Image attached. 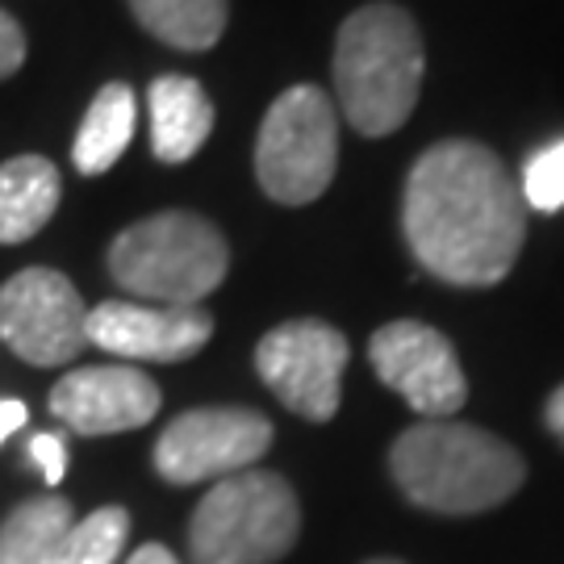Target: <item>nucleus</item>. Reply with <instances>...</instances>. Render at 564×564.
I'll use <instances>...</instances> for the list:
<instances>
[{
    "mask_svg": "<svg viewBox=\"0 0 564 564\" xmlns=\"http://www.w3.org/2000/svg\"><path fill=\"white\" fill-rule=\"evenodd\" d=\"M130 13L176 51H209L226 30V0H130Z\"/></svg>",
    "mask_w": 564,
    "mask_h": 564,
    "instance_id": "f3484780",
    "label": "nucleus"
},
{
    "mask_svg": "<svg viewBox=\"0 0 564 564\" xmlns=\"http://www.w3.org/2000/svg\"><path fill=\"white\" fill-rule=\"evenodd\" d=\"M59 167L42 155L0 163V247L34 239L59 209Z\"/></svg>",
    "mask_w": 564,
    "mask_h": 564,
    "instance_id": "4468645a",
    "label": "nucleus"
},
{
    "mask_svg": "<svg viewBox=\"0 0 564 564\" xmlns=\"http://www.w3.org/2000/svg\"><path fill=\"white\" fill-rule=\"evenodd\" d=\"M339 160V118L323 88H284L263 113L256 139V181L281 205L318 202L335 181Z\"/></svg>",
    "mask_w": 564,
    "mask_h": 564,
    "instance_id": "423d86ee",
    "label": "nucleus"
},
{
    "mask_svg": "<svg viewBox=\"0 0 564 564\" xmlns=\"http://www.w3.org/2000/svg\"><path fill=\"white\" fill-rule=\"evenodd\" d=\"M126 564H181V561H176V556H172L163 544H142Z\"/></svg>",
    "mask_w": 564,
    "mask_h": 564,
    "instance_id": "5701e85b",
    "label": "nucleus"
},
{
    "mask_svg": "<svg viewBox=\"0 0 564 564\" xmlns=\"http://www.w3.org/2000/svg\"><path fill=\"white\" fill-rule=\"evenodd\" d=\"M25 419H30L25 402H18V398H0V444H4L13 431H21Z\"/></svg>",
    "mask_w": 564,
    "mask_h": 564,
    "instance_id": "4be33fe9",
    "label": "nucleus"
},
{
    "mask_svg": "<svg viewBox=\"0 0 564 564\" xmlns=\"http://www.w3.org/2000/svg\"><path fill=\"white\" fill-rule=\"evenodd\" d=\"M351 347L343 330L318 318H297L268 330L256 347V368L263 384L293 414L310 423H330L339 414V384Z\"/></svg>",
    "mask_w": 564,
    "mask_h": 564,
    "instance_id": "1a4fd4ad",
    "label": "nucleus"
},
{
    "mask_svg": "<svg viewBox=\"0 0 564 564\" xmlns=\"http://www.w3.org/2000/svg\"><path fill=\"white\" fill-rule=\"evenodd\" d=\"M30 460L42 468L46 485H59L63 473H67V444H63L59 435H34L30 440Z\"/></svg>",
    "mask_w": 564,
    "mask_h": 564,
    "instance_id": "aec40b11",
    "label": "nucleus"
},
{
    "mask_svg": "<svg viewBox=\"0 0 564 564\" xmlns=\"http://www.w3.org/2000/svg\"><path fill=\"white\" fill-rule=\"evenodd\" d=\"M423 67V39L405 9L389 0L356 9L335 42V101L351 130L393 134L419 105Z\"/></svg>",
    "mask_w": 564,
    "mask_h": 564,
    "instance_id": "7ed1b4c3",
    "label": "nucleus"
},
{
    "mask_svg": "<svg viewBox=\"0 0 564 564\" xmlns=\"http://www.w3.org/2000/svg\"><path fill=\"white\" fill-rule=\"evenodd\" d=\"M389 468L405 498L435 514L494 510L527 477L523 456L506 440L452 419H423L402 431L389 452Z\"/></svg>",
    "mask_w": 564,
    "mask_h": 564,
    "instance_id": "f03ea898",
    "label": "nucleus"
},
{
    "mask_svg": "<svg viewBox=\"0 0 564 564\" xmlns=\"http://www.w3.org/2000/svg\"><path fill=\"white\" fill-rule=\"evenodd\" d=\"M302 510L281 473L242 468L202 498L188 523L193 564H272L297 544Z\"/></svg>",
    "mask_w": 564,
    "mask_h": 564,
    "instance_id": "39448f33",
    "label": "nucleus"
},
{
    "mask_svg": "<svg viewBox=\"0 0 564 564\" xmlns=\"http://www.w3.org/2000/svg\"><path fill=\"white\" fill-rule=\"evenodd\" d=\"M368 564H402V561H368Z\"/></svg>",
    "mask_w": 564,
    "mask_h": 564,
    "instance_id": "393cba45",
    "label": "nucleus"
},
{
    "mask_svg": "<svg viewBox=\"0 0 564 564\" xmlns=\"http://www.w3.org/2000/svg\"><path fill=\"white\" fill-rule=\"evenodd\" d=\"M160 384L130 364L76 368L51 389V414L80 435H118L160 414Z\"/></svg>",
    "mask_w": 564,
    "mask_h": 564,
    "instance_id": "f8f14e48",
    "label": "nucleus"
},
{
    "mask_svg": "<svg viewBox=\"0 0 564 564\" xmlns=\"http://www.w3.org/2000/svg\"><path fill=\"white\" fill-rule=\"evenodd\" d=\"M230 268L223 230L184 209L126 226L109 247V276L147 305H202Z\"/></svg>",
    "mask_w": 564,
    "mask_h": 564,
    "instance_id": "20e7f679",
    "label": "nucleus"
},
{
    "mask_svg": "<svg viewBox=\"0 0 564 564\" xmlns=\"http://www.w3.org/2000/svg\"><path fill=\"white\" fill-rule=\"evenodd\" d=\"M402 230L435 281L485 289L506 281L519 260L527 205L519 181L489 147L447 139L410 167Z\"/></svg>",
    "mask_w": 564,
    "mask_h": 564,
    "instance_id": "f257e3e1",
    "label": "nucleus"
},
{
    "mask_svg": "<svg viewBox=\"0 0 564 564\" xmlns=\"http://www.w3.org/2000/svg\"><path fill=\"white\" fill-rule=\"evenodd\" d=\"M372 368L423 419H452L468 398L456 347L426 323H389L368 343Z\"/></svg>",
    "mask_w": 564,
    "mask_h": 564,
    "instance_id": "9d476101",
    "label": "nucleus"
},
{
    "mask_svg": "<svg viewBox=\"0 0 564 564\" xmlns=\"http://www.w3.org/2000/svg\"><path fill=\"white\" fill-rule=\"evenodd\" d=\"M151 151L163 163H188L214 130V105L193 76H160L147 93Z\"/></svg>",
    "mask_w": 564,
    "mask_h": 564,
    "instance_id": "ddd939ff",
    "label": "nucleus"
},
{
    "mask_svg": "<svg viewBox=\"0 0 564 564\" xmlns=\"http://www.w3.org/2000/svg\"><path fill=\"white\" fill-rule=\"evenodd\" d=\"M21 63H25V34L18 21L0 9V80L21 72Z\"/></svg>",
    "mask_w": 564,
    "mask_h": 564,
    "instance_id": "412c9836",
    "label": "nucleus"
},
{
    "mask_svg": "<svg viewBox=\"0 0 564 564\" xmlns=\"http://www.w3.org/2000/svg\"><path fill=\"white\" fill-rule=\"evenodd\" d=\"M134 126H139V101H134L130 84H105L88 105L80 130H76V142H72L76 167L84 176L109 172L134 139Z\"/></svg>",
    "mask_w": 564,
    "mask_h": 564,
    "instance_id": "2eb2a0df",
    "label": "nucleus"
},
{
    "mask_svg": "<svg viewBox=\"0 0 564 564\" xmlns=\"http://www.w3.org/2000/svg\"><path fill=\"white\" fill-rule=\"evenodd\" d=\"M214 335V318L202 305L101 302L88 310V343L118 360L176 364L197 356Z\"/></svg>",
    "mask_w": 564,
    "mask_h": 564,
    "instance_id": "9b49d317",
    "label": "nucleus"
},
{
    "mask_svg": "<svg viewBox=\"0 0 564 564\" xmlns=\"http://www.w3.org/2000/svg\"><path fill=\"white\" fill-rule=\"evenodd\" d=\"M76 523L67 498H30L0 523V564H51L55 547Z\"/></svg>",
    "mask_w": 564,
    "mask_h": 564,
    "instance_id": "dca6fc26",
    "label": "nucleus"
},
{
    "mask_svg": "<svg viewBox=\"0 0 564 564\" xmlns=\"http://www.w3.org/2000/svg\"><path fill=\"white\" fill-rule=\"evenodd\" d=\"M126 535H130V514L121 506H101L88 519L67 527L51 564H118Z\"/></svg>",
    "mask_w": 564,
    "mask_h": 564,
    "instance_id": "a211bd4d",
    "label": "nucleus"
},
{
    "mask_svg": "<svg viewBox=\"0 0 564 564\" xmlns=\"http://www.w3.org/2000/svg\"><path fill=\"white\" fill-rule=\"evenodd\" d=\"M272 447V423L242 405H205L163 426L155 473L172 485L223 481L256 468Z\"/></svg>",
    "mask_w": 564,
    "mask_h": 564,
    "instance_id": "6e6552de",
    "label": "nucleus"
},
{
    "mask_svg": "<svg viewBox=\"0 0 564 564\" xmlns=\"http://www.w3.org/2000/svg\"><path fill=\"white\" fill-rule=\"evenodd\" d=\"M547 426L556 431V440H564V384L547 398Z\"/></svg>",
    "mask_w": 564,
    "mask_h": 564,
    "instance_id": "b1692460",
    "label": "nucleus"
},
{
    "mask_svg": "<svg viewBox=\"0 0 564 564\" xmlns=\"http://www.w3.org/2000/svg\"><path fill=\"white\" fill-rule=\"evenodd\" d=\"M519 193H523V205L540 209V214L564 209V139L544 142V147L523 163Z\"/></svg>",
    "mask_w": 564,
    "mask_h": 564,
    "instance_id": "6ab92c4d",
    "label": "nucleus"
},
{
    "mask_svg": "<svg viewBox=\"0 0 564 564\" xmlns=\"http://www.w3.org/2000/svg\"><path fill=\"white\" fill-rule=\"evenodd\" d=\"M0 339L34 368L72 364L88 347V305L55 268H25L0 284Z\"/></svg>",
    "mask_w": 564,
    "mask_h": 564,
    "instance_id": "0eeeda50",
    "label": "nucleus"
}]
</instances>
